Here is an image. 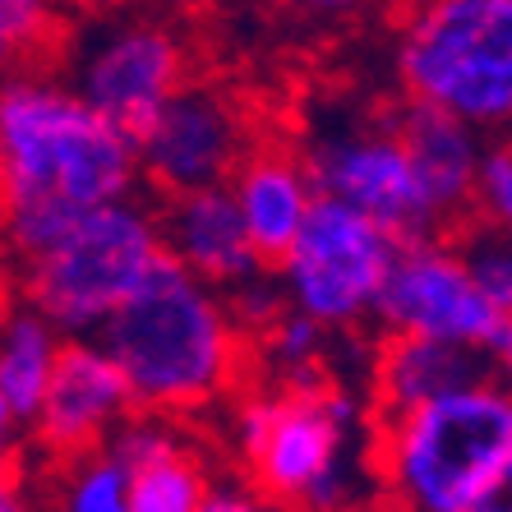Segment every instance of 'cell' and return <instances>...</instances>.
Returning <instances> with one entry per match:
<instances>
[{
  "label": "cell",
  "mask_w": 512,
  "mask_h": 512,
  "mask_svg": "<svg viewBox=\"0 0 512 512\" xmlns=\"http://www.w3.org/2000/svg\"><path fill=\"white\" fill-rule=\"evenodd\" d=\"M24 420L14 416V406L0 397V466H14L19 462V443H24Z\"/></svg>",
  "instance_id": "26"
},
{
  "label": "cell",
  "mask_w": 512,
  "mask_h": 512,
  "mask_svg": "<svg viewBox=\"0 0 512 512\" xmlns=\"http://www.w3.org/2000/svg\"><path fill=\"white\" fill-rule=\"evenodd\" d=\"M139 148L47 65L0 74V259L139 190Z\"/></svg>",
  "instance_id": "1"
},
{
  "label": "cell",
  "mask_w": 512,
  "mask_h": 512,
  "mask_svg": "<svg viewBox=\"0 0 512 512\" xmlns=\"http://www.w3.org/2000/svg\"><path fill=\"white\" fill-rule=\"evenodd\" d=\"M462 254H466V263H471L476 282L489 291V300L512 319V236L485 222V231L466 240Z\"/></svg>",
  "instance_id": "21"
},
{
  "label": "cell",
  "mask_w": 512,
  "mask_h": 512,
  "mask_svg": "<svg viewBox=\"0 0 512 512\" xmlns=\"http://www.w3.org/2000/svg\"><path fill=\"white\" fill-rule=\"evenodd\" d=\"M480 379H499L494 351L466 342H443V337H420V333H388L374 365V393H379V411H406V406L439 397L448 388Z\"/></svg>",
  "instance_id": "16"
},
{
  "label": "cell",
  "mask_w": 512,
  "mask_h": 512,
  "mask_svg": "<svg viewBox=\"0 0 512 512\" xmlns=\"http://www.w3.org/2000/svg\"><path fill=\"white\" fill-rule=\"evenodd\" d=\"M97 342L120 365L134 406L167 416L213 406L250 365V333L231 314L227 291L171 254H162L139 291L102 323Z\"/></svg>",
  "instance_id": "2"
},
{
  "label": "cell",
  "mask_w": 512,
  "mask_h": 512,
  "mask_svg": "<svg viewBox=\"0 0 512 512\" xmlns=\"http://www.w3.org/2000/svg\"><path fill=\"white\" fill-rule=\"evenodd\" d=\"M259 508V494H254L250 480H208V494H203V512H250Z\"/></svg>",
  "instance_id": "24"
},
{
  "label": "cell",
  "mask_w": 512,
  "mask_h": 512,
  "mask_svg": "<svg viewBox=\"0 0 512 512\" xmlns=\"http://www.w3.org/2000/svg\"><path fill=\"white\" fill-rule=\"evenodd\" d=\"M393 130L402 134L406 153H411L429 199L443 217V227L466 222V213L476 208V176L480 157H485L480 130L448 116V111L429 107V102H416V97L393 116Z\"/></svg>",
  "instance_id": "14"
},
{
  "label": "cell",
  "mask_w": 512,
  "mask_h": 512,
  "mask_svg": "<svg viewBox=\"0 0 512 512\" xmlns=\"http://www.w3.org/2000/svg\"><path fill=\"white\" fill-rule=\"evenodd\" d=\"M208 480L213 476L199 453H190V443H176L130 471V512H203Z\"/></svg>",
  "instance_id": "19"
},
{
  "label": "cell",
  "mask_w": 512,
  "mask_h": 512,
  "mask_svg": "<svg viewBox=\"0 0 512 512\" xmlns=\"http://www.w3.org/2000/svg\"><path fill=\"white\" fill-rule=\"evenodd\" d=\"M227 305L231 314H236V323L245 328L250 337H259L268 323L277 319V314L286 310V296H282V282H277V273H254L245 277V282L227 286Z\"/></svg>",
  "instance_id": "23"
},
{
  "label": "cell",
  "mask_w": 512,
  "mask_h": 512,
  "mask_svg": "<svg viewBox=\"0 0 512 512\" xmlns=\"http://www.w3.org/2000/svg\"><path fill=\"white\" fill-rule=\"evenodd\" d=\"M356 429L360 406L323 383L245 397L231 434L259 503L333 508L365 489Z\"/></svg>",
  "instance_id": "5"
},
{
  "label": "cell",
  "mask_w": 512,
  "mask_h": 512,
  "mask_svg": "<svg viewBox=\"0 0 512 512\" xmlns=\"http://www.w3.org/2000/svg\"><path fill=\"white\" fill-rule=\"evenodd\" d=\"M374 319L383 323V333L443 337V342L485 346V351H499L512 323L476 282L466 254L443 245L439 236L402 240L374 300Z\"/></svg>",
  "instance_id": "10"
},
{
  "label": "cell",
  "mask_w": 512,
  "mask_h": 512,
  "mask_svg": "<svg viewBox=\"0 0 512 512\" xmlns=\"http://www.w3.org/2000/svg\"><path fill=\"white\" fill-rule=\"evenodd\" d=\"M485 512H512V457H508V462H503L499 480H494V489H489Z\"/></svg>",
  "instance_id": "27"
},
{
  "label": "cell",
  "mask_w": 512,
  "mask_h": 512,
  "mask_svg": "<svg viewBox=\"0 0 512 512\" xmlns=\"http://www.w3.org/2000/svg\"><path fill=\"white\" fill-rule=\"evenodd\" d=\"M476 208L489 227H499L512 236V143H499V148H489L480 157Z\"/></svg>",
  "instance_id": "22"
},
{
  "label": "cell",
  "mask_w": 512,
  "mask_h": 512,
  "mask_svg": "<svg viewBox=\"0 0 512 512\" xmlns=\"http://www.w3.org/2000/svg\"><path fill=\"white\" fill-rule=\"evenodd\" d=\"M300 10H319V14H346V10H360V5H370V0H291Z\"/></svg>",
  "instance_id": "28"
},
{
  "label": "cell",
  "mask_w": 512,
  "mask_h": 512,
  "mask_svg": "<svg viewBox=\"0 0 512 512\" xmlns=\"http://www.w3.org/2000/svg\"><path fill=\"white\" fill-rule=\"evenodd\" d=\"M167 254L162 217L139 194L93 203L33 245L5 254L14 296L37 305L65 337H97Z\"/></svg>",
  "instance_id": "4"
},
{
  "label": "cell",
  "mask_w": 512,
  "mask_h": 512,
  "mask_svg": "<svg viewBox=\"0 0 512 512\" xmlns=\"http://www.w3.org/2000/svg\"><path fill=\"white\" fill-rule=\"evenodd\" d=\"M70 33L65 0H0V74L42 65Z\"/></svg>",
  "instance_id": "20"
},
{
  "label": "cell",
  "mask_w": 512,
  "mask_h": 512,
  "mask_svg": "<svg viewBox=\"0 0 512 512\" xmlns=\"http://www.w3.org/2000/svg\"><path fill=\"white\" fill-rule=\"evenodd\" d=\"M508 457L512 393L499 379L462 383L406 411H379L370 443L374 485L420 512H485Z\"/></svg>",
  "instance_id": "3"
},
{
  "label": "cell",
  "mask_w": 512,
  "mask_h": 512,
  "mask_svg": "<svg viewBox=\"0 0 512 512\" xmlns=\"http://www.w3.org/2000/svg\"><path fill=\"white\" fill-rule=\"evenodd\" d=\"M33 508V489H28V476L14 466H0V512H19Z\"/></svg>",
  "instance_id": "25"
},
{
  "label": "cell",
  "mask_w": 512,
  "mask_h": 512,
  "mask_svg": "<svg viewBox=\"0 0 512 512\" xmlns=\"http://www.w3.org/2000/svg\"><path fill=\"white\" fill-rule=\"evenodd\" d=\"M65 42L70 88L134 139L185 84V47L167 24L153 19H102L79 37L65 33Z\"/></svg>",
  "instance_id": "9"
},
{
  "label": "cell",
  "mask_w": 512,
  "mask_h": 512,
  "mask_svg": "<svg viewBox=\"0 0 512 512\" xmlns=\"http://www.w3.org/2000/svg\"><path fill=\"white\" fill-rule=\"evenodd\" d=\"M139 171L162 199L203 185H227L240 157L254 148L250 116L227 88L217 84H180L167 107L148 120L134 139Z\"/></svg>",
  "instance_id": "11"
},
{
  "label": "cell",
  "mask_w": 512,
  "mask_h": 512,
  "mask_svg": "<svg viewBox=\"0 0 512 512\" xmlns=\"http://www.w3.org/2000/svg\"><path fill=\"white\" fill-rule=\"evenodd\" d=\"M300 162L314 180V194H333L360 213H370L393 236L420 240L448 231L393 120H379V125L328 120L310 134Z\"/></svg>",
  "instance_id": "8"
},
{
  "label": "cell",
  "mask_w": 512,
  "mask_h": 512,
  "mask_svg": "<svg viewBox=\"0 0 512 512\" xmlns=\"http://www.w3.org/2000/svg\"><path fill=\"white\" fill-rule=\"evenodd\" d=\"M406 97L485 130H512V0H416L397 42Z\"/></svg>",
  "instance_id": "6"
},
{
  "label": "cell",
  "mask_w": 512,
  "mask_h": 512,
  "mask_svg": "<svg viewBox=\"0 0 512 512\" xmlns=\"http://www.w3.org/2000/svg\"><path fill=\"white\" fill-rule=\"evenodd\" d=\"M157 217H162L167 254L176 263H185L190 273H199L203 282L227 291V286L263 273V259L254 250L245 222H240L231 185H203V190L167 194Z\"/></svg>",
  "instance_id": "13"
},
{
  "label": "cell",
  "mask_w": 512,
  "mask_h": 512,
  "mask_svg": "<svg viewBox=\"0 0 512 512\" xmlns=\"http://www.w3.org/2000/svg\"><path fill=\"white\" fill-rule=\"evenodd\" d=\"M494 365H499V383L512 393V323H508V333H503L499 351H494Z\"/></svg>",
  "instance_id": "29"
},
{
  "label": "cell",
  "mask_w": 512,
  "mask_h": 512,
  "mask_svg": "<svg viewBox=\"0 0 512 512\" xmlns=\"http://www.w3.org/2000/svg\"><path fill=\"white\" fill-rule=\"evenodd\" d=\"M227 185L236 194L240 222H245L263 263L282 259L286 245L296 240V231L305 227L314 199H319L305 162L296 153H286V148H268V143L263 148L254 143L250 153L240 157L236 176Z\"/></svg>",
  "instance_id": "15"
},
{
  "label": "cell",
  "mask_w": 512,
  "mask_h": 512,
  "mask_svg": "<svg viewBox=\"0 0 512 512\" xmlns=\"http://www.w3.org/2000/svg\"><path fill=\"white\" fill-rule=\"evenodd\" d=\"M60 346H65V333L37 305L19 296L10 305H0V397L14 406V416L24 425L42 406Z\"/></svg>",
  "instance_id": "17"
},
{
  "label": "cell",
  "mask_w": 512,
  "mask_h": 512,
  "mask_svg": "<svg viewBox=\"0 0 512 512\" xmlns=\"http://www.w3.org/2000/svg\"><path fill=\"white\" fill-rule=\"evenodd\" d=\"M397 250L402 236L383 222L333 194H319L305 227L277 259V282L291 310L310 314L323 328H351L374 314Z\"/></svg>",
  "instance_id": "7"
},
{
  "label": "cell",
  "mask_w": 512,
  "mask_h": 512,
  "mask_svg": "<svg viewBox=\"0 0 512 512\" xmlns=\"http://www.w3.org/2000/svg\"><path fill=\"white\" fill-rule=\"evenodd\" d=\"M134 411L130 383L97 337H65L28 434L51 462L88 453Z\"/></svg>",
  "instance_id": "12"
},
{
  "label": "cell",
  "mask_w": 512,
  "mask_h": 512,
  "mask_svg": "<svg viewBox=\"0 0 512 512\" xmlns=\"http://www.w3.org/2000/svg\"><path fill=\"white\" fill-rule=\"evenodd\" d=\"M51 489V503L65 512H130V471L107 443L56 462Z\"/></svg>",
  "instance_id": "18"
}]
</instances>
